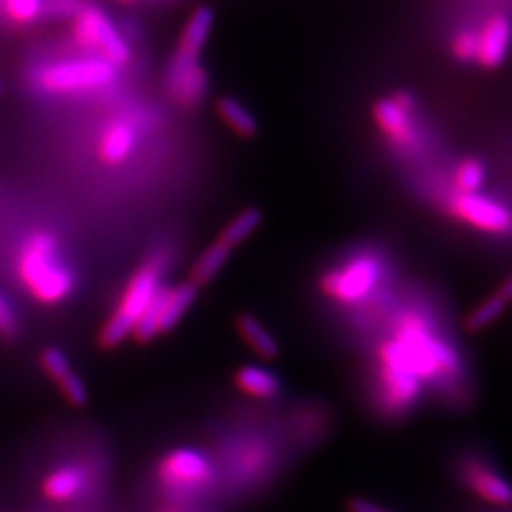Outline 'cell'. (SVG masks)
<instances>
[{"label": "cell", "instance_id": "obj_1", "mask_svg": "<svg viewBox=\"0 0 512 512\" xmlns=\"http://www.w3.org/2000/svg\"><path fill=\"white\" fill-rule=\"evenodd\" d=\"M18 272L27 291L42 304L54 306L73 293V272L59 253L55 238L46 232L25 239L19 251Z\"/></svg>", "mask_w": 512, "mask_h": 512}, {"label": "cell", "instance_id": "obj_2", "mask_svg": "<svg viewBox=\"0 0 512 512\" xmlns=\"http://www.w3.org/2000/svg\"><path fill=\"white\" fill-rule=\"evenodd\" d=\"M162 268L164 264L160 258H150L131 277L118 308L110 315L109 321L99 334V344L103 348H118L129 334H133L150 300L162 287Z\"/></svg>", "mask_w": 512, "mask_h": 512}, {"label": "cell", "instance_id": "obj_3", "mask_svg": "<svg viewBox=\"0 0 512 512\" xmlns=\"http://www.w3.org/2000/svg\"><path fill=\"white\" fill-rule=\"evenodd\" d=\"M116 80V67L101 57L69 59L46 67L38 82L46 92H90L110 86Z\"/></svg>", "mask_w": 512, "mask_h": 512}, {"label": "cell", "instance_id": "obj_4", "mask_svg": "<svg viewBox=\"0 0 512 512\" xmlns=\"http://www.w3.org/2000/svg\"><path fill=\"white\" fill-rule=\"evenodd\" d=\"M74 40L80 48L99 55L110 65L120 67L129 61V46L116 31L109 16L93 6H82L74 14Z\"/></svg>", "mask_w": 512, "mask_h": 512}, {"label": "cell", "instance_id": "obj_5", "mask_svg": "<svg viewBox=\"0 0 512 512\" xmlns=\"http://www.w3.org/2000/svg\"><path fill=\"white\" fill-rule=\"evenodd\" d=\"M213 478V467L202 452L179 448L169 452L158 465V480L169 494L190 497L202 492Z\"/></svg>", "mask_w": 512, "mask_h": 512}, {"label": "cell", "instance_id": "obj_6", "mask_svg": "<svg viewBox=\"0 0 512 512\" xmlns=\"http://www.w3.org/2000/svg\"><path fill=\"white\" fill-rule=\"evenodd\" d=\"M167 90L184 107L202 99L207 92V74L200 65V55L175 52L167 69Z\"/></svg>", "mask_w": 512, "mask_h": 512}, {"label": "cell", "instance_id": "obj_7", "mask_svg": "<svg viewBox=\"0 0 512 512\" xmlns=\"http://www.w3.org/2000/svg\"><path fill=\"white\" fill-rule=\"evenodd\" d=\"M452 209L458 217L484 232L505 234L512 228L511 213L507 209L476 194L461 192L452 200Z\"/></svg>", "mask_w": 512, "mask_h": 512}, {"label": "cell", "instance_id": "obj_8", "mask_svg": "<svg viewBox=\"0 0 512 512\" xmlns=\"http://www.w3.org/2000/svg\"><path fill=\"white\" fill-rule=\"evenodd\" d=\"M512 42V23L507 16H494L478 33V57L482 67L497 69L507 59Z\"/></svg>", "mask_w": 512, "mask_h": 512}, {"label": "cell", "instance_id": "obj_9", "mask_svg": "<svg viewBox=\"0 0 512 512\" xmlns=\"http://www.w3.org/2000/svg\"><path fill=\"white\" fill-rule=\"evenodd\" d=\"M374 120L385 135L401 147H410L418 141V135L412 128L410 110H404L395 99L378 101L374 105Z\"/></svg>", "mask_w": 512, "mask_h": 512}, {"label": "cell", "instance_id": "obj_10", "mask_svg": "<svg viewBox=\"0 0 512 512\" xmlns=\"http://www.w3.org/2000/svg\"><path fill=\"white\" fill-rule=\"evenodd\" d=\"M86 473L76 465L57 467L42 482V495L52 503H69L84 494Z\"/></svg>", "mask_w": 512, "mask_h": 512}, {"label": "cell", "instance_id": "obj_11", "mask_svg": "<svg viewBox=\"0 0 512 512\" xmlns=\"http://www.w3.org/2000/svg\"><path fill=\"white\" fill-rule=\"evenodd\" d=\"M374 283V270L370 264H357L344 274H329L323 279V289L334 298L353 300L368 291Z\"/></svg>", "mask_w": 512, "mask_h": 512}, {"label": "cell", "instance_id": "obj_12", "mask_svg": "<svg viewBox=\"0 0 512 512\" xmlns=\"http://www.w3.org/2000/svg\"><path fill=\"white\" fill-rule=\"evenodd\" d=\"M135 143H137V135L129 122L118 120L110 124L101 137V147H99L103 162L110 165L126 162L135 148Z\"/></svg>", "mask_w": 512, "mask_h": 512}, {"label": "cell", "instance_id": "obj_13", "mask_svg": "<svg viewBox=\"0 0 512 512\" xmlns=\"http://www.w3.org/2000/svg\"><path fill=\"white\" fill-rule=\"evenodd\" d=\"M234 382L245 395L255 397V399L266 401V399H274L281 393L279 378L272 370L262 368V366H241L234 376Z\"/></svg>", "mask_w": 512, "mask_h": 512}, {"label": "cell", "instance_id": "obj_14", "mask_svg": "<svg viewBox=\"0 0 512 512\" xmlns=\"http://www.w3.org/2000/svg\"><path fill=\"white\" fill-rule=\"evenodd\" d=\"M198 298V287L192 281L181 283L177 287H169L165 293L162 317H160V334L169 332L179 325V321L192 308Z\"/></svg>", "mask_w": 512, "mask_h": 512}, {"label": "cell", "instance_id": "obj_15", "mask_svg": "<svg viewBox=\"0 0 512 512\" xmlns=\"http://www.w3.org/2000/svg\"><path fill=\"white\" fill-rule=\"evenodd\" d=\"M236 329L243 342L262 359L272 361L279 355V344L274 334L266 329L253 313H241L236 321Z\"/></svg>", "mask_w": 512, "mask_h": 512}, {"label": "cell", "instance_id": "obj_16", "mask_svg": "<svg viewBox=\"0 0 512 512\" xmlns=\"http://www.w3.org/2000/svg\"><path fill=\"white\" fill-rule=\"evenodd\" d=\"M213 23H215L213 10L207 8V6L198 8L188 19L177 50L186 52V54H202V50L205 48L207 40H209V35L213 31Z\"/></svg>", "mask_w": 512, "mask_h": 512}, {"label": "cell", "instance_id": "obj_17", "mask_svg": "<svg viewBox=\"0 0 512 512\" xmlns=\"http://www.w3.org/2000/svg\"><path fill=\"white\" fill-rule=\"evenodd\" d=\"M230 253L232 251L228 247H224L219 241L211 243L200 255V258L196 260V264L190 272V281L196 287H203V285L211 283L220 274V270L226 266Z\"/></svg>", "mask_w": 512, "mask_h": 512}, {"label": "cell", "instance_id": "obj_18", "mask_svg": "<svg viewBox=\"0 0 512 512\" xmlns=\"http://www.w3.org/2000/svg\"><path fill=\"white\" fill-rule=\"evenodd\" d=\"M260 222L262 211L258 207H247L226 224L217 241L232 251L234 247H239L243 241H247L255 234Z\"/></svg>", "mask_w": 512, "mask_h": 512}, {"label": "cell", "instance_id": "obj_19", "mask_svg": "<svg viewBox=\"0 0 512 512\" xmlns=\"http://www.w3.org/2000/svg\"><path fill=\"white\" fill-rule=\"evenodd\" d=\"M217 110H219L224 124L239 137L251 139L258 133V122H256L255 116L245 109L238 99H234V97L220 99L217 103Z\"/></svg>", "mask_w": 512, "mask_h": 512}, {"label": "cell", "instance_id": "obj_20", "mask_svg": "<svg viewBox=\"0 0 512 512\" xmlns=\"http://www.w3.org/2000/svg\"><path fill=\"white\" fill-rule=\"evenodd\" d=\"M473 488L476 494L486 499L488 503L501 505V507H507L512 503L511 484L492 471H478L473 478Z\"/></svg>", "mask_w": 512, "mask_h": 512}, {"label": "cell", "instance_id": "obj_21", "mask_svg": "<svg viewBox=\"0 0 512 512\" xmlns=\"http://www.w3.org/2000/svg\"><path fill=\"white\" fill-rule=\"evenodd\" d=\"M169 287H160L158 293L154 294V298L150 300L147 310L143 313V317L139 319L137 327L133 330V338L141 344H147L150 340H154L160 334V317H162V306H164L165 293Z\"/></svg>", "mask_w": 512, "mask_h": 512}, {"label": "cell", "instance_id": "obj_22", "mask_svg": "<svg viewBox=\"0 0 512 512\" xmlns=\"http://www.w3.org/2000/svg\"><path fill=\"white\" fill-rule=\"evenodd\" d=\"M507 310V302L495 293L494 296L486 298L482 304H478L475 310L471 311L465 319V329L469 332H480L488 329Z\"/></svg>", "mask_w": 512, "mask_h": 512}, {"label": "cell", "instance_id": "obj_23", "mask_svg": "<svg viewBox=\"0 0 512 512\" xmlns=\"http://www.w3.org/2000/svg\"><path fill=\"white\" fill-rule=\"evenodd\" d=\"M0 12L16 23H33L46 14V0H0Z\"/></svg>", "mask_w": 512, "mask_h": 512}, {"label": "cell", "instance_id": "obj_24", "mask_svg": "<svg viewBox=\"0 0 512 512\" xmlns=\"http://www.w3.org/2000/svg\"><path fill=\"white\" fill-rule=\"evenodd\" d=\"M484 177H486L484 165L480 164L476 158H469L459 165L456 184L463 194H475L484 183Z\"/></svg>", "mask_w": 512, "mask_h": 512}, {"label": "cell", "instance_id": "obj_25", "mask_svg": "<svg viewBox=\"0 0 512 512\" xmlns=\"http://www.w3.org/2000/svg\"><path fill=\"white\" fill-rule=\"evenodd\" d=\"M40 366L46 372V376L50 380H54L55 384L59 380H63L69 372H73V366L69 363L67 355L59 348H46L40 353Z\"/></svg>", "mask_w": 512, "mask_h": 512}, {"label": "cell", "instance_id": "obj_26", "mask_svg": "<svg viewBox=\"0 0 512 512\" xmlns=\"http://www.w3.org/2000/svg\"><path fill=\"white\" fill-rule=\"evenodd\" d=\"M61 395L65 397V401L73 406H84L88 403V389L86 384L80 380V376L76 372H69L63 380L57 382Z\"/></svg>", "mask_w": 512, "mask_h": 512}, {"label": "cell", "instance_id": "obj_27", "mask_svg": "<svg viewBox=\"0 0 512 512\" xmlns=\"http://www.w3.org/2000/svg\"><path fill=\"white\" fill-rule=\"evenodd\" d=\"M454 54L459 61H475L478 57V33L476 31H463L454 40Z\"/></svg>", "mask_w": 512, "mask_h": 512}, {"label": "cell", "instance_id": "obj_28", "mask_svg": "<svg viewBox=\"0 0 512 512\" xmlns=\"http://www.w3.org/2000/svg\"><path fill=\"white\" fill-rule=\"evenodd\" d=\"M19 321L14 306L0 294V336L14 338L18 334Z\"/></svg>", "mask_w": 512, "mask_h": 512}, {"label": "cell", "instance_id": "obj_29", "mask_svg": "<svg viewBox=\"0 0 512 512\" xmlns=\"http://www.w3.org/2000/svg\"><path fill=\"white\" fill-rule=\"evenodd\" d=\"M78 10V0H46V14L50 16H69Z\"/></svg>", "mask_w": 512, "mask_h": 512}, {"label": "cell", "instance_id": "obj_30", "mask_svg": "<svg viewBox=\"0 0 512 512\" xmlns=\"http://www.w3.org/2000/svg\"><path fill=\"white\" fill-rule=\"evenodd\" d=\"M346 509H348V512H391L384 509V507H380L378 503L366 501L363 497H353V499H349Z\"/></svg>", "mask_w": 512, "mask_h": 512}, {"label": "cell", "instance_id": "obj_31", "mask_svg": "<svg viewBox=\"0 0 512 512\" xmlns=\"http://www.w3.org/2000/svg\"><path fill=\"white\" fill-rule=\"evenodd\" d=\"M497 294L507 302V304H511L512 302V275L499 287V291H497Z\"/></svg>", "mask_w": 512, "mask_h": 512}, {"label": "cell", "instance_id": "obj_32", "mask_svg": "<svg viewBox=\"0 0 512 512\" xmlns=\"http://www.w3.org/2000/svg\"><path fill=\"white\" fill-rule=\"evenodd\" d=\"M164 512H181V511H177V509H169V511H164Z\"/></svg>", "mask_w": 512, "mask_h": 512}, {"label": "cell", "instance_id": "obj_33", "mask_svg": "<svg viewBox=\"0 0 512 512\" xmlns=\"http://www.w3.org/2000/svg\"><path fill=\"white\" fill-rule=\"evenodd\" d=\"M124 2H133V0H124Z\"/></svg>", "mask_w": 512, "mask_h": 512}]
</instances>
